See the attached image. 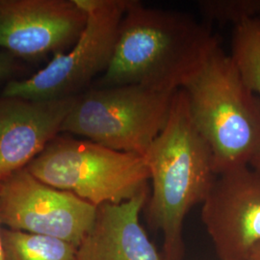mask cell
I'll return each instance as SVG.
<instances>
[{
    "instance_id": "13",
    "label": "cell",
    "mask_w": 260,
    "mask_h": 260,
    "mask_svg": "<svg viewBox=\"0 0 260 260\" xmlns=\"http://www.w3.org/2000/svg\"><path fill=\"white\" fill-rule=\"evenodd\" d=\"M231 55L246 85L260 96V17L234 27Z\"/></svg>"
},
{
    "instance_id": "16",
    "label": "cell",
    "mask_w": 260,
    "mask_h": 260,
    "mask_svg": "<svg viewBox=\"0 0 260 260\" xmlns=\"http://www.w3.org/2000/svg\"><path fill=\"white\" fill-rule=\"evenodd\" d=\"M248 260H260V242L251 249Z\"/></svg>"
},
{
    "instance_id": "6",
    "label": "cell",
    "mask_w": 260,
    "mask_h": 260,
    "mask_svg": "<svg viewBox=\"0 0 260 260\" xmlns=\"http://www.w3.org/2000/svg\"><path fill=\"white\" fill-rule=\"evenodd\" d=\"M87 22L75 45L58 53L43 70L6 84L2 94L27 100L50 101L72 98L111 62L121 19L128 0H77Z\"/></svg>"
},
{
    "instance_id": "8",
    "label": "cell",
    "mask_w": 260,
    "mask_h": 260,
    "mask_svg": "<svg viewBox=\"0 0 260 260\" xmlns=\"http://www.w3.org/2000/svg\"><path fill=\"white\" fill-rule=\"evenodd\" d=\"M202 220L219 260H248L260 242L259 170L244 166L218 175Z\"/></svg>"
},
{
    "instance_id": "4",
    "label": "cell",
    "mask_w": 260,
    "mask_h": 260,
    "mask_svg": "<svg viewBox=\"0 0 260 260\" xmlns=\"http://www.w3.org/2000/svg\"><path fill=\"white\" fill-rule=\"evenodd\" d=\"M26 169L47 185L96 207L129 201L149 190L150 178L142 155L59 135Z\"/></svg>"
},
{
    "instance_id": "7",
    "label": "cell",
    "mask_w": 260,
    "mask_h": 260,
    "mask_svg": "<svg viewBox=\"0 0 260 260\" xmlns=\"http://www.w3.org/2000/svg\"><path fill=\"white\" fill-rule=\"evenodd\" d=\"M98 207L47 185L26 168L0 181V223L12 231L54 237L78 247L92 230Z\"/></svg>"
},
{
    "instance_id": "1",
    "label": "cell",
    "mask_w": 260,
    "mask_h": 260,
    "mask_svg": "<svg viewBox=\"0 0 260 260\" xmlns=\"http://www.w3.org/2000/svg\"><path fill=\"white\" fill-rule=\"evenodd\" d=\"M219 43L191 15L128 0L100 87L140 85L177 91Z\"/></svg>"
},
{
    "instance_id": "3",
    "label": "cell",
    "mask_w": 260,
    "mask_h": 260,
    "mask_svg": "<svg viewBox=\"0 0 260 260\" xmlns=\"http://www.w3.org/2000/svg\"><path fill=\"white\" fill-rule=\"evenodd\" d=\"M198 130L213 154L216 176L250 166L260 154V100L218 43L182 87Z\"/></svg>"
},
{
    "instance_id": "18",
    "label": "cell",
    "mask_w": 260,
    "mask_h": 260,
    "mask_svg": "<svg viewBox=\"0 0 260 260\" xmlns=\"http://www.w3.org/2000/svg\"><path fill=\"white\" fill-rule=\"evenodd\" d=\"M0 260H4L3 246H2V225L0 223Z\"/></svg>"
},
{
    "instance_id": "14",
    "label": "cell",
    "mask_w": 260,
    "mask_h": 260,
    "mask_svg": "<svg viewBox=\"0 0 260 260\" xmlns=\"http://www.w3.org/2000/svg\"><path fill=\"white\" fill-rule=\"evenodd\" d=\"M198 7L209 22L233 24L260 17V0H200Z\"/></svg>"
},
{
    "instance_id": "17",
    "label": "cell",
    "mask_w": 260,
    "mask_h": 260,
    "mask_svg": "<svg viewBox=\"0 0 260 260\" xmlns=\"http://www.w3.org/2000/svg\"><path fill=\"white\" fill-rule=\"evenodd\" d=\"M250 166L254 168V169H256V170H259L260 171V154L257 157L254 158V159L252 160V162H251Z\"/></svg>"
},
{
    "instance_id": "15",
    "label": "cell",
    "mask_w": 260,
    "mask_h": 260,
    "mask_svg": "<svg viewBox=\"0 0 260 260\" xmlns=\"http://www.w3.org/2000/svg\"><path fill=\"white\" fill-rule=\"evenodd\" d=\"M15 69L14 55L0 50V81L7 79L15 72Z\"/></svg>"
},
{
    "instance_id": "10",
    "label": "cell",
    "mask_w": 260,
    "mask_h": 260,
    "mask_svg": "<svg viewBox=\"0 0 260 260\" xmlns=\"http://www.w3.org/2000/svg\"><path fill=\"white\" fill-rule=\"evenodd\" d=\"M75 96L50 101L0 96V181L27 167L61 133Z\"/></svg>"
},
{
    "instance_id": "5",
    "label": "cell",
    "mask_w": 260,
    "mask_h": 260,
    "mask_svg": "<svg viewBox=\"0 0 260 260\" xmlns=\"http://www.w3.org/2000/svg\"><path fill=\"white\" fill-rule=\"evenodd\" d=\"M176 92L122 85L77 94L61 132L143 156L164 129Z\"/></svg>"
},
{
    "instance_id": "9",
    "label": "cell",
    "mask_w": 260,
    "mask_h": 260,
    "mask_svg": "<svg viewBox=\"0 0 260 260\" xmlns=\"http://www.w3.org/2000/svg\"><path fill=\"white\" fill-rule=\"evenodd\" d=\"M86 22L77 0H0V50L26 58L66 52Z\"/></svg>"
},
{
    "instance_id": "11",
    "label": "cell",
    "mask_w": 260,
    "mask_h": 260,
    "mask_svg": "<svg viewBox=\"0 0 260 260\" xmlns=\"http://www.w3.org/2000/svg\"><path fill=\"white\" fill-rule=\"evenodd\" d=\"M149 190L119 205L98 207L92 230L77 247L76 260H164L140 223Z\"/></svg>"
},
{
    "instance_id": "2",
    "label": "cell",
    "mask_w": 260,
    "mask_h": 260,
    "mask_svg": "<svg viewBox=\"0 0 260 260\" xmlns=\"http://www.w3.org/2000/svg\"><path fill=\"white\" fill-rule=\"evenodd\" d=\"M143 157L151 181L148 221L163 235L164 260H183L186 216L205 202L217 176L212 151L192 120L182 89L175 93L164 129Z\"/></svg>"
},
{
    "instance_id": "12",
    "label": "cell",
    "mask_w": 260,
    "mask_h": 260,
    "mask_svg": "<svg viewBox=\"0 0 260 260\" xmlns=\"http://www.w3.org/2000/svg\"><path fill=\"white\" fill-rule=\"evenodd\" d=\"M4 260H76L77 247L44 235L2 228Z\"/></svg>"
}]
</instances>
